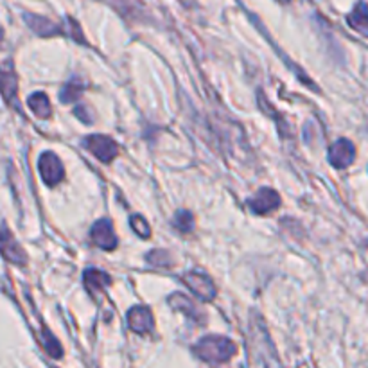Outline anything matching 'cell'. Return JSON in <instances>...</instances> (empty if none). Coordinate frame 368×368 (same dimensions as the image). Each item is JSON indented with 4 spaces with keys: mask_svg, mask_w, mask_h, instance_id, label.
<instances>
[{
    "mask_svg": "<svg viewBox=\"0 0 368 368\" xmlns=\"http://www.w3.org/2000/svg\"><path fill=\"white\" fill-rule=\"evenodd\" d=\"M148 262H151V264H155V266H167L171 262V257L167 251L155 250L148 253Z\"/></svg>",
    "mask_w": 368,
    "mask_h": 368,
    "instance_id": "obj_21",
    "label": "cell"
},
{
    "mask_svg": "<svg viewBox=\"0 0 368 368\" xmlns=\"http://www.w3.org/2000/svg\"><path fill=\"white\" fill-rule=\"evenodd\" d=\"M250 367L251 368H280L278 361L275 358L271 345H269L268 338L262 336L257 332L255 325L251 327V341H250Z\"/></svg>",
    "mask_w": 368,
    "mask_h": 368,
    "instance_id": "obj_2",
    "label": "cell"
},
{
    "mask_svg": "<svg viewBox=\"0 0 368 368\" xmlns=\"http://www.w3.org/2000/svg\"><path fill=\"white\" fill-rule=\"evenodd\" d=\"M90 238H92L95 246L103 248V250H113L117 246L115 232H113L112 223L108 220H99L90 230Z\"/></svg>",
    "mask_w": 368,
    "mask_h": 368,
    "instance_id": "obj_8",
    "label": "cell"
},
{
    "mask_svg": "<svg viewBox=\"0 0 368 368\" xmlns=\"http://www.w3.org/2000/svg\"><path fill=\"white\" fill-rule=\"evenodd\" d=\"M0 251H2V255H4L9 262L20 266L26 264V251L20 248V244L14 241L13 235L6 229H0Z\"/></svg>",
    "mask_w": 368,
    "mask_h": 368,
    "instance_id": "obj_10",
    "label": "cell"
},
{
    "mask_svg": "<svg viewBox=\"0 0 368 368\" xmlns=\"http://www.w3.org/2000/svg\"><path fill=\"white\" fill-rule=\"evenodd\" d=\"M349 26L368 38V6L365 2H359L354 8V11L349 14Z\"/></svg>",
    "mask_w": 368,
    "mask_h": 368,
    "instance_id": "obj_14",
    "label": "cell"
},
{
    "mask_svg": "<svg viewBox=\"0 0 368 368\" xmlns=\"http://www.w3.org/2000/svg\"><path fill=\"white\" fill-rule=\"evenodd\" d=\"M88 112L90 110L86 106H77L76 110H74V115H76L77 119H81L85 124H92V122H94V117L90 115Z\"/></svg>",
    "mask_w": 368,
    "mask_h": 368,
    "instance_id": "obj_22",
    "label": "cell"
},
{
    "mask_svg": "<svg viewBox=\"0 0 368 368\" xmlns=\"http://www.w3.org/2000/svg\"><path fill=\"white\" fill-rule=\"evenodd\" d=\"M175 226L180 232H191V230L194 229L193 214L187 211H180L178 214L175 215Z\"/></svg>",
    "mask_w": 368,
    "mask_h": 368,
    "instance_id": "obj_18",
    "label": "cell"
},
{
    "mask_svg": "<svg viewBox=\"0 0 368 368\" xmlns=\"http://www.w3.org/2000/svg\"><path fill=\"white\" fill-rule=\"evenodd\" d=\"M17 74H14L13 63L2 61L0 63V94L6 99V103L17 106Z\"/></svg>",
    "mask_w": 368,
    "mask_h": 368,
    "instance_id": "obj_7",
    "label": "cell"
},
{
    "mask_svg": "<svg viewBox=\"0 0 368 368\" xmlns=\"http://www.w3.org/2000/svg\"><path fill=\"white\" fill-rule=\"evenodd\" d=\"M280 2H289V0H280Z\"/></svg>",
    "mask_w": 368,
    "mask_h": 368,
    "instance_id": "obj_24",
    "label": "cell"
},
{
    "mask_svg": "<svg viewBox=\"0 0 368 368\" xmlns=\"http://www.w3.org/2000/svg\"><path fill=\"white\" fill-rule=\"evenodd\" d=\"M83 88H85V86H83V83H81L79 79L68 81L67 85L59 90V101H61V103H72V101H76V99H79L81 94H83Z\"/></svg>",
    "mask_w": 368,
    "mask_h": 368,
    "instance_id": "obj_17",
    "label": "cell"
},
{
    "mask_svg": "<svg viewBox=\"0 0 368 368\" xmlns=\"http://www.w3.org/2000/svg\"><path fill=\"white\" fill-rule=\"evenodd\" d=\"M278 206H280V196L273 188H260L259 193L250 200V209L260 215L273 212Z\"/></svg>",
    "mask_w": 368,
    "mask_h": 368,
    "instance_id": "obj_9",
    "label": "cell"
},
{
    "mask_svg": "<svg viewBox=\"0 0 368 368\" xmlns=\"http://www.w3.org/2000/svg\"><path fill=\"white\" fill-rule=\"evenodd\" d=\"M184 282L197 298H202L205 302L214 300L215 295H217L214 282L206 275L200 273V271H188V273H185Z\"/></svg>",
    "mask_w": 368,
    "mask_h": 368,
    "instance_id": "obj_4",
    "label": "cell"
},
{
    "mask_svg": "<svg viewBox=\"0 0 368 368\" xmlns=\"http://www.w3.org/2000/svg\"><path fill=\"white\" fill-rule=\"evenodd\" d=\"M356 158V148L354 144L350 142L349 139H340L338 142H334L329 149V162L336 169H345L349 167Z\"/></svg>",
    "mask_w": 368,
    "mask_h": 368,
    "instance_id": "obj_6",
    "label": "cell"
},
{
    "mask_svg": "<svg viewBox=\"0 0 368 368\" xmlns=\"http://www.w3.org/2000/svg\"><path fill=\"white\" fill-rule=\"evenodd\" d=\"M23 20H26V23L29 26V29L35 31L38 36H41V38H50V36L61 32V27H59L58 23H54L52 20L40 17V14L26 13L23 14Z\"/></svg>",
    "mask_w": 368,
    "mask_h": 368,
    "instance_id": "obj_12",
    "label": "cell"
},
{
    "mask_svg": "<svg viewBox=\"0 0 368 368\" xmlns=\"http://www.w3.org/2000/svg\"><path fill=\"white\" fill-rule=\"evenodd\" d=\"M130 223L133 232L137 233V235H140L142 239H148L149 235H151V229H149L148 221L144 220L142 215H131Z\"/></svg>",
    "mask_w": 368,
    "mask_h": 368,
    "instance_id": "obj_19",
    "label": "cell"
},
{
    "mask_svg": "<svg viewBox=\"0 0 368 368\" xmlns=\"http://www.w3.org/2000/svg\"><path fill=\"white\" fill-rule=\"evenodd\" d=\"M27 104H29V108L32 110V113H35L36 117H40V119H49L50 117V103H49V97L43 94V92H36V94H32L31 97L27 99Z\"/></svg>",
    "mask_w": 368,
    "mask_h": 368,
    "instance_id": "obj_16",
    "label": "cell"
},
{
    "mask_svg": "<svg viewBox=\"0 0 368 368\" xmlns=\"http://www.w3.org/2000/svg\"><path fill=\"white\" fill-rule=\"evenodd\" d=\"M128 325H130L131 331L139 332V334L151 332L153 327H155L151 311L148 307H142V305L131 307L130 313H128Z\"/></svg>",
    "mask_w": 368,
    "mask_h": 368,
    "instance_id": "obj_11",
    "label": "cell"
},
{
    "mask_svg": "<svg viewBox=\"0 0 368 368\" xmlns=\"http://www.w3.org/2000/svg\"><path fill=\"white\" fill-rule=\"evenodd\" d=\"M83 144L95 158H99L101 162H106V164L119 155L117 142L110 139V137H106V135H90V137L83 140Z\"/></svg>",
    "mask_w": 368,
    "mask_h": 368,
    "instance_id": "obj_3",
    "label": "cell"
},
{
    "mask_svg": "<svg viewBox=\"0 0 368 368\" xmlns=\"http://www.w3.org/2000/svg\"><path fill=\"white\" fill-rule=\"evenodd\" d=\"M169 305L175 311H180V313H184L185 316H188V318H193V320H197L200 318V314H202V311L197 309L196 304H194L188 296L182 295V293H175V295H171Z\"/></svg>",
    "mask_w": 368,
    "mask_h": 368,
    "instance_id": "obj_13",
    "label": "cell"
},
{
    "mask_svg": "<svg viewBox=\"0 0 368 368\" xmlns=\"http://www.w3.org/2000/svg\"><path fill=\"white\" fill-rule=\"evenodd\" d=\"M38 167H40V175L47 185L59 184L63 176H65L61 160L50 151H45L43 155H41L40 160H38Z\"/></svg>",
    "mask_w": 368,
    "mask_h": 368,
    "instance_id": "obj_5",
    "label": "cell"
},
{
    "mask_svg": "<svg viewBox=\"0 0 368 368\" xmlns=\"http://www.w3.org/2000/svg\"><path fill=\"white\" fill-rule=\"evenodd\" d=\"M83 280H85V286L90 293H97L101 289L110 284V277L99 269H86L85 275H83Z\"/></svg>",
    "mask_w": 368,
    "mask_h": 368,
    "instance_id": "obj_15",
    "label": "cell"
},
{
    "mask_svg": "<svg viewBox=\"0 0 368 368\" xmlns=\"http://www.w3.org/2000/svg\"><path fill=\"white\" fill-rule=\"evenodd\" d=\"M2 40H4V31L0 29V45H2Z\"/></svg>",
    "mask_w": 368,
    "mask_h": 368,
    "instance_id": "obj_23",
    "label": "cell"
},
{
    "mask_svg": "<svg viewBox=\"0 0 368 368\" xmlns=\"http://www.w3.org/2000/svg\"><path fill=\"white\" fill-rule=\"evenodd\" d=\"M43 345L52 358H61L63 354L61 345H59V341L56 340L49 331H43Z\"/></svg>",
    "mask_w": 368,
    "mask_h": 368,
    "instance_id": "obj_20",
    "label": "cell"
},
{
    "mask_svg": "<svg viewBox=\"0 0 368 368\" xmlns=\"http://www.w3.org/2000/svg\"><path fill=\"white\" fill-rule=\"evenodd\" d=\"M197 358L206 363H226L238 352V345L230 338L205 336L194 347Z\"/></svg>",
    "mask_w": 368,
    "mask_h": 368,
    "instance_id": "obj_1",
    "label": "cell"
}]
</instances>
